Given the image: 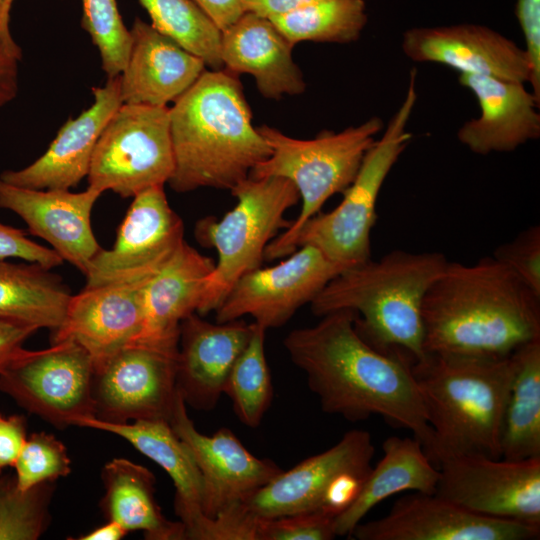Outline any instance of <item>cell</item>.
<instances>
[{"label": "cell", "mask_w": 540, "mask_h": 540, "mask_svg": "<svg viewBox=\"0 0 540 540\" xmlns=\"http://www.w3.org/2000/svg\"><path fill=\"white\" fill-rule=\"evenodd\" d=\"M355 313L339 310L284 339L291 361L306 374L324 412L350 421L378 415L408 429L424 450L431 441L427 412L416 384L413 361L380 351L354 326Z\"/></svg>", "instance_id": "obj_1"}, {"label": "cell", "mask_w": 540, "mask_h": 540, "mask_svg": "<svg viewBox=\"0 0 540 540\" xmlns=\"http://www.w3.org/2000/svg\"><path fill=\"white\" fill-rule=\"evenodd\" d=\"M425 354L501 358L540 339V295L493 256L447 263L422 303Z\"/></svg>", "instance_id": "obj_2"}, {"label": "cell", "mask_w": 540, "mask_h": 540, "mask_svg": "<svg viewBox=\"0 0 540 540\" xmlns=\"http://www.w3.org/2000/svg\"><path fill=\"white\" fill-rule=\"evenodd\" d=\"M169 122L174 170L168 184L179 193L230 191L271 154L252 124L238 76L225 69H205L173 102Z\"/></svg>", "instance_id": "obj_3"}, {"label": "cell", "mask_w": 540, "mask_h": 540, "mask_svg": "<svg viewBox=\"0 0 540 540\" xmlns=\"http://www.w3.org/2000/svg\"><path fill=\"white\" fill-rule=\"evenodd\" d=\"M447 263L439 252L400 249L370 258L336 275L310 303L311 311L320 317L352 311L356 331L371 346L421 361L423 299Z\"/></svg>", "instance_id": "obj_4"}, {"label": "cell", "mask_w": 540, "mask_h": 540, "mask_svg": "<svg viewBox=\"0 0 540 540\" xmlns=\"http://www.w3.org/2000/svg\"><path fill=\"white\" fill-rule=\"evenodd\" d=\"M411 368L431 428L425 452L435 466L462 455L502 458L512 354L501 358L427 354Z\"/></svg>", "instance_id": "obj_5"}, {"label": "cell", "mask_w": 540, "mask_h": 540, "mask_svg": "<svg viewBox=\"0 0 540 540\" xmlns=\"http://www.w3.org/2000/svg\"><path fill=\"white\" fill-rule=\"evenodd\" d=\"M383 127V121L373 116L340 132L322 131L313 139L292 138L267 125L257 127L271 154L249 176L286 178L295 185L302 201L290 227L267 245L265 260L283 258L296 250L295 239L302 226L331 196L342 193L353 182Z\"/></svg>", "instance_id": "obj_6"}, {"label": "cell", "mask_w": 540, "mask_h": 540, "mask_svg": "<svg viewBox=\"0 0 540 540\" xmlns=\"http://www.w3.org/2000/svg\"><path fill=\"white\" fill-rule=\"evenodd\" d=\"M230 192L237 200L230 211L220 220L208 216L195 224L197 242L218 254L199 315L215 311L241 276L262 267L267 245L292 223L285 213L300 201L295 185L276 176H249Z\"/></svg>", "instance_id": "obj_7"}, {"label": "cell", "mask_w": 540, "mask_h": 540, "mask_svg": "<svg viewBox=\"0 0 540 540\" xmlns=\"http://www.w3.org/2000/svg\"><path fill=\"white\" fill-rule=\"evenodd\" d=\"M416 76V69H412L401 105L365 154L355 179L342 192L340 204L330 212H319L302 226L295 239L296 249L314 246L345 268L371 258L370 234L380 190L412 138L407 126L417 101Z\"/></svg>", "instance_id": "obj_8"}, {"label": "cell", "mask_w": 540, "mask_h": 540, "mask_svg": "<svg viewBox=\"0 0 540 540\" xmlns=\"http://www.w3.org/2000/svg\"><path fill=\"white\" fill-rule=\"evenodd\" d=\"M374 452L368 431L350 430L334 446L282 471L242 503L260 518L311 512L336 517L360 492Z\"/></svg>", "instance_id": "obj_9"}, {"label": "cell", "mask_w": 540, "mask_h": 540, "mask_svg": "<svg viewBox=\"0 0 540 540\" xmlns=\"http://www.w3.org/2000/svg\"><path fill=\"white\" fill-rule=\"evenodd\" d=\"M174 170L169 108L123 103L94 148L88 186L123 198L168 183Z\"/></svg>", "instance_id": "obj_10"}, {"label": "cell", "mask_w": 540, "mask_h": 540, "mask_svg": "<svg viewBox=\"0 0 540 540\" xmlns=\"http://www.w3.org/2000/svg\"><path fill=\"white\" fill-rule=\"evenodd\" d=\"M93 362L73 341L44 350L22 349L0 370V390L57 428L95 417Z\"/></svg>", "instance_id": "obj_11"}, {"label": "cell", "mask_w": 540, "mask_h": 540, "mask_svg": "<svg viewBox=\"0 0 540 540\" xmlns=\"http://www.w3.org/2000/svg\"><path fill=\"white\" fill-rule=\"evenodd\" d=\"M184 242L183 221L170 207L164 186L148 188L133 197L114 246L101 248L90 261L84 288L145 285Z\"/></svg>", "instance_id": "obj_12"}, {"label": "cell", "mask_w": 540, "mask_h": 540, "mask_svg": "<svg viewBox=\"0 0 540 540\" xmlns=\"http://www.w3.org/2000/svg\"><path fill=\"white\" fill-rule=\"evenodd\" d=\"M178 348L131 344L93 367L95 417L124 424L170 419L178 394Z\"/></svg>", "instance_id": "obj_13"}, {"label": "cell", "mask_w": 540, "mask_h": 540, "mask_svg": "<svg viewBox=\"0 0 540 540\" xmlns=\"http://www.w3.org/2000/svg\"><path fill=\"white\" fill-rule=\"evenodd\" d=\"M435 494L475 514L540 527V457L441 460Z\"/></svg>", "instance_id": "obj_14"}, {"label": "cell", "mask_w": 540, "mask_h": 540, "mask_svg": "<svg viewBox=\"0 0 540 540\" xmlns=\"http://www.w3.org/2000/svg\"><path fill=\"white\" fill-rule=\"evenodd\" d=\"M345 269L316 247L302 245L279 264L241 276L215 310L216 322L248 315L265 330L279 328Z\"/></svg>", "instance_id": "obj_15"}, {"label": "cell", "mask_w": 540, "mask_h": 540, "mask_svg": "<svg viewBox=\"0 0 540 540\" xmlns=\"http://www.w3.org/2000/svg\"><path fill=\"white\" fill-rule=\"evenodd\" d=\"M540 527L485 517L438 495L413 492L397 499L385 516L360 522L358 540H532Z\"/></svg>", "instance_id": "obj_16"}, {"label": "cell", "mask_w": 540, "mask_h": 540, "mask_svg": "<svg viewBox=\"0 0 540 540\" xmlns=\"http://www.w3.org/2000/svg\"><path fill=\"white\" fill-rule=\"evenodd\" d=\"M170 425L190 450L200 471L202 510L209 519L242 502L283 471L272 460L251 454L228 428L211 436L200 433L179 392Z\"/></svg>", "instance_id": "obj_17"}, {"label": "cell", "mask_w": 540, "mask_h": 540, "mask_svg": "<svg viewBox=\"0 0 540 540\" xmlns=\"http://www.w3.org/2000/svg\"><path fill=\"white\" fill-rule=\"evenodd\" d=\"M401 48L412 61L438 63L461 73L526 83L531 66L524 48L501 33L478 24L413 27Z\"/></svg>", "instance_id": "obj_18"}, {"label": "cell", "mask_w": 540, "mask_h": 540, "mask_svg": "<svg viewBox=\"0 0 540 540\" xmlns=\"http://www.w3.org/2000/svg\"><path fill=\"white\" fill-rule=\"evenodd\" d=\"M102 192L88 186L68 189H30L0 180V208L17 214L28 231L47 241L83 275L101 249L91 227V213Z\"/></svg>", "instance_id": "obj_19"}, {"label": "cell", "mask_w": 540, "mask_h": 540, "mask_svg": "<svg viewBox=\"0 0 540 540\" xmlns=\"http://www.w3.org/2000/svg\"><path fill=\"white\" fill-rule=\"evenodd\" d=\"M143 287L110 284L71 296L51 344L73 341L90 355L93 367L134 343L144 323Z\"/></svg>", "instance_id": "obj_20"}, {"label": "cell", "mask_w": 540, "mask_h": 540, "mask_svg": "<svg viewBox=\"0 0 540 540\" xmlns=\"http://www.w3.org/2000/svg\"><path fill=\"white\" fill-rule=\"evenodd\" d=\"M254 331L242 319L211 323L193 313L180 324L176 386L196 410L216 407L228 375Z\"/></svg>", "instance_id": "obj_21"}, {"label": "cell", "mask_w": 540, "mask_h": 540, "mask_svg": "<svg viewBox=\"0 0 540 540\" xmlns=\"http://www.w3.org/2000/svg\"><path fill=\"white\" fill-rule=\"evenodd\" d=\"M93 103L59 129L46 152L20 170H6L0 180L30 189H70L87 177L96 143L109 119L123 104L120 75L93 87Z\"/></svg>", "instance_id": "obj_22"}, {"label": "cell", "mask_w": 540, "mask_h": 540, "mask_svg": "<svg viewBox=\"0 0 540 540\" xmlns=\"http://www.w3.org/2000/svg\"><path fill=\"white\" fill-rule=\"evenodd\" d=\"M460 85L477 99L480 114L465 122L458 140L479 155L511 152L540 136L539 100L525 83L461 73Z\"/></svg>", "instance_id": "obj_23"}, {"label": "cell", "mask_w": 540, "mask_h": 540, "mask_svg": "<svg viewBox=\"0 0 540 540\" xmlns=\"http://www.w3.org/2000/svg\"><path fill=\"white\" fill-rule=\"evenodd\" d=\"M130 34L129 57L120 74L123 103L167 106L205 70L200 58L140 18L134 20Z\"/></svg>", "instance_id": "obj_24"}, {"label": "cell", "mask_w": 540, "mask_h": 540, "mask_svg": "<svg viewBox=\"0 0 540 540\" xmlns=\"http://www.w3.org/2000/svg\"><path fill=\"white\" fill-rule=\"evenodd\" d=\"M293 47L269 18L249 11L221 31L223 69L237 76L252 75L259 92L268 99L305 91L303 74L292 57Z\"/></svg>", "instance_id": "obj_25"}, {"label": "cell", "mask_w": 540, "mask_h": 540, "mask_svg": "<svg viewBox=\"0 0 540 540\" xmlns=\"http://www.w3.org/2000/svg\"><path fill=\"white\" fill-rule=\"evenodd\" d=\"M75 426L116 434L161 466L173 481L175 513L185 527L186 539L204 540L210 519L202 510V477L190 450L168 421L113 424L91 417L77 421Z\"/></svg>", "instance_id": "obj_26"}, {"label": "cell", "mask_w": 540, "mask_h": 540, "mask_svg": "<svg viewBox=\"0 0 540 540\" xmlns=\"http://www.w3.org/2000/svg\"><path fill=\"white\" fill-rule=\"evenodd\" d=\"M215 262L184 242L143 287L144 323L132 344L178 348L181 322L200 306Z\"/></svg>", "instance_id": "obj_27"}, {"label": "cell", "mask_w": 540, "mask_h": 540, "mask_svg": "<svg viewBox=\"0 0 540 540\" xmlns=\"http://www.w3.org/2000/svg\"><path fill=\"white\" fill-rule=\"evenodd\" d=\"M355 500L334 519L337 536H350L366 514L383 500L405 491L434 494L439 469L415 437L390 436Z\"/></svg>", "instance_id": "obj_28"}, {"label": "cell", "mask_w": 540, "mask_h": 540, "mask_svg": "<svg viewBox=\"0 0 540 540\" xmlns=\"http://www.w3.org/2000/svg\"><path fill=\"white\" fill-rule=\"evenodd\" d=\"M105 494L101 509L125 530L144 532L148 540H184L185 527L170 521L155 500V477L144 466L114 458L102 470Z\"/></svg>", "instance_id": "obj_29"}, {"label": "cell", "mask_w": 540, "mask_h": 540, "mask_svg": "<svg viewBox=\"0 0 540 540\" xmlns=\"http://www.w3.org/2000/svg\"><path fill=\"white\" fill-rule=\"evenodd\" d=\"M72 296L61 277L36 263L0 259V318L55 330Z\"/></svg>", "instance_id": "obj_30"}, {"label": "cell", "mask_w": 540, "mask_h": 540, "mask_svg": "<svg viewBox=\"0 0 540 540\" xmlns=\"http://www.w3.org/2000/svg\"><path fill=\"white\" fill-rule=\"evenodd\" d=\"M514 373L501 428V456L508 460L540 457V339L512 353Z\"/></svg>", "instance_id": "obj_31"}, {"label": "cell", "mask_w": 540, "mask_h": 540, "mask_svg": "<svg viewBox=\"0 0 540 540\" xmlns=\"http://www.w3.org/2000/svg\"><path fill=\"white\" fill-rule=\"evenodd\" d=\"M292 44H348L358 40L368 15L364 0H322L269 18Z\"/></svg>", "instance_id": "obj_32"}, {"label": "cell", "mask_w": 540, "mask_h": 540, "mask_svg": "<svg viewBox=\"0 0 540 540\" xmlns=\"http://www.w3.org/2000/svg\"><path fill=\"white\" fill-rule=\"evenodd\" d=\"M151 25L212 70L223 69L221 30L192 0H138Z\"/></svg>", "instance_id": "obj_33"}, {"label": "cell", "mask_w": 540, "mask_h": 540, "mask_svg": "<svg viewBox=\"0 0 540 540\" xmlns=\"http://www.w3.org/2000/svg\"><path fill=\"white\" fill-rule=\"evenodd\" d=\"M265 332V329L254 323L253 334L234 363L223 391L232 400L239 420L252 428L261 423L273 396L265 356Z\"/></svg>", "instance_id": "obj_34"}, {"label": "cell", "mask_w": 540, "mask_h": 540, "mask_svg": "<svg viewBox=\"0 0 540 540\" xmlns=\"http://www.w3.org/2000/svg\"><path fill=\"white\" fill-rule=\"evenodd\" d=\"M53 482L28 490L17 487L14 476L0 475V540H34L46 529Z\"/></svg>", "instance_id": "obj_35"}, {"label": "cell", "mask_w": 540, "mask_h": 540, "mask_svg": "<svg viewBox=\"0 0 540 540\" xmlns=\"http://www.w3.org/2000/svg\"><path fill=\"white\" fill-rule=\"evenodd\" d=\"M81 26L89 34L101 58L107 78L120 75L126 67L131 34L122 20L116 0H81Z\"/></svg>", "instance_id": "obj_36"}, {"label": "cell", "mask_w": 540, "mask_h": 540, "mask_svg": "<svg viewBox=\"0 0 540 540\" xmlns=\"http://www.w3.org/2000/svg\"><path fill=\"white\" fill-rule=\"evenodd\" d=\"M71 461L64 444L46 432L32 433L15 462V482L19 489L28 490L45 482L67 476Z\"/></svg>", "instance_id": "obj_37"}, {"label": "cell", "mask_w": 540, "mask_h": 540, "mask_svg": "<svg viewBox=\"0 0 540 540\" xmlns=\"http://www.w3.org/2000/svg\"><path fill=\"white\" fill-rule=\"evenodd\" d=\"M334 519L322 512L259 517L257 540H331L336 537Z\"/></svg>", "instance_id": "obj_38"}, {"label": "cell", "mask_w": 540, "mask_h": 540, "mask_svg": "<svg viewBox=\"0 0 540 540\" xmlns=\"http://www.w3.org/2000/svg\"><path fill=\"white\" fill-rule=\"evenodd\" d=\"M540 295V227L530 226L513 240L498 246L492 255Z\"/></svg>", "instance_id": "obj_39"}, {"label": "cell", "mask_w": 540, "mask_h": 540, "mask_svg": "<svg viewBox=\"0 0 540 540\" xmlns=\"http://www.w3.org/2000/svg\"><path fill=\"white\" fill-rule=\"evenodd\" d=\"M18 258L52 269L63 263V258L53 249L29 239L21 229L0 223V259Z\"/></svg>", "instance_id": "obj_40"}, {"label": "cell", "mask_w": 540, "mask_h": 540, "mask_svg": "<svg viewBox=\"0 0 540 540\" xmlns=\"http://www.w3.org/2000/svg\"><path fill=\"white\" fill-rule=\"evenodd\" d=\"M22 50L11 31L0 33V108L10 103L18 93L19 63Z\"/></svg>", "instance_id": "obj_41"}, {"label": "cell", "mask_w": 540, "mask_h": 540, "mask_svg": "<svg viewBox=\"0 0 540 540\" xmlns=\"http://www.w3.org/2000/svg\"><path fill=\"white\" fill-rule=\"evenodd\" d=\"M26 440V418L0 413V475L7 468L14 467Z\"/></svg>", "instance_id": "obj_42"}, {"label": "cell", "mask_w": 540, "mask_h": 540, "mask_svg": "<svg viewBox=\"0 0 540 540\" xmlns=\"http://www.w3.org/2000/svg\"><path fill=\"white\" fill-rule=\"evenodd\" d=\"M35 327L0 318V370L22 349Z\"/></svg>", "instance_id": "obj_43"}, {"label": "cell", "mask_w": 540, "mask_h": 540, "mask_svg": "<svg viewBox=\"0 0 540 540\" xmlns=\"http://www.w3.org/2000/svg\"><path fill=\"white\" fill-rule=\"evenodd\" d=\"M223 31L246 11L243 0H192Z\"/></svg>", "instance_id": "obj_44"}, {"label": "cell", "mask_w": 540, "mask_h": 540, "mask_svg": "<svg viewBox=\"0 0 540 540\" xmlns=\"http://www.w3.org/2000/svg\"><path fill=\"white\" fill-rule=\"evenodd\" d=\"M322 0H243L245 11L272 18Z\"/></svg>", "instance_id": "obj_45"}, {"label": "cell", "mask_w": 540, "mask_h": 540, "mask_svg": "<svg viewBox=\"0 0 540 540\" xmlns=\"http://www.w3.org/2000/svg\"><path fill=\"white\" fill-rule=\"evenodd\" d=\"M127 533L128 531L119 523L108 520L106 524L82 535L78 540H119L125 537Z\"/></svg>", "instance_id": "obj_46"}, {"label": "cell", "mask_w": 540, "mask_h": 540, "mask_svg": "<svg viewBox=\"0 0 540 540\" xmlns=\"http://www.w3.org/2000/svg\"><path fill=\"white\" fill-rule=\"evenodd\" d=\"M14 0H4L3 8H2V15H1V25L3 30H9V22H10V12L13 5Z\"/></svg>", "instance_id": "obj_47"}, {"label": "cell", "mask_w": 540, "mask_h": 540, "mask_svg": "<svg viewBox=\"0 0 540 540\" xmlns=\"http://www.w3.org/2000/svg\"><path fill=\"white\" fill-rule=\"evenodd\" d=\"M3 3H4V0H0V33L1 32H5V31H9V30H3L2 29V25H1V15H2V8H3Z\"/></svg>", "instance_id": "obj_48"}]
</instances>
